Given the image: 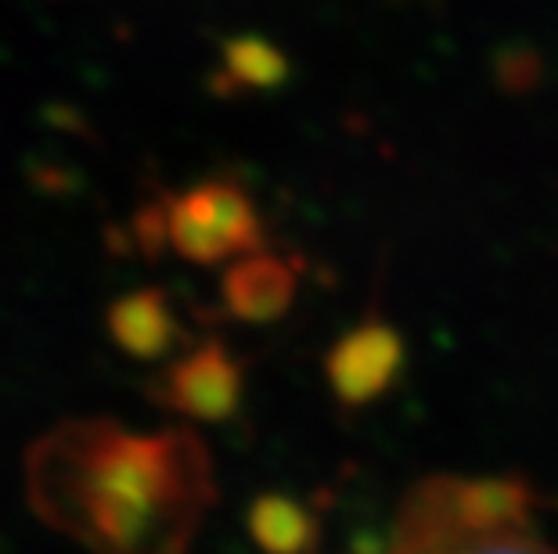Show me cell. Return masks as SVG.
Segmentation results:
<instances>
[{"instance_id": "cell-1", "label": "cell", "mask_w": 558, "mask_h": 554, "mask_svg": "<svg viewBox=\"0 0 558 554\" xmlns=\"http://www.w3.org/2000/svg\"><path fill=\"white\" fill-rule=\"evenodd\" d=\"M33 512L90 554H184L217 497L195 432L65 421L26 457Z\"/></svg>"}, {"instance_id": "cell-2", "label": "cell", "mask_w": 558, "mask_h": 554, "mask_svg": "<svg viewBox=\"0 0 558 554\" xmlns=\"http://www.w3.org/2000/svg\"><path fill=\"white\" fill-rule=\"evenodd\" d=\"M386 554H555L522 522H494L469 508L461 479L425 482L411 493Z\"/></svg>"}, {"instance_id": "cell-3", "label": "cell", "mask_w": 558, "mask_h": 554, "mask_svg": "<svg viewBox=\"0 0 558 554\" xmlns=\"http://www.w3.org/2000/svg\"><path fill=\"white\" fill-rule=\"evenodd\" d=\"M162 234L187 263H228L259 253L264 231L248 192L231 176H209L162 202Z\"/></svg>"}, {"instance_id": "cell-4", "label": "cell", "mask_w": 558, "mask_h": 554, "mask_svg": "<svg viewBox=\"0 0 558 554\" xmlns=\"http://www.w3.org/2000/svg\"><path fill=\"white\" fill-rule=\"evenodd\" d=\"M148 389L156 404L177 415L202 426H220L242 404V360L223 342L209 338L173 360Z\"/></svg>"}, {"instance_id": "cell-5", "label": "cell", "mask_w": 558, "mask_h": 554, "mask_svg": "<svg viewBox=\"0 0 558 554\" xmlns=\"http://www.w3.org/2000/svg\"><path fill=\"white\" fill-rule=\"evenodd\" d=\"M403 368V342L389 324L364 321L328 349L325 371L339 404L364 407L397 382Z\"/></svg>"}, {"instance_id": "cell-6", "label": "cell", "mask_w": 558, "mask_h": 554, "mask_svg": "<svg viewBox=\"0 0 558 554\" xmlns=\"http://www.w3.org/2000/svg\"><path fill=\"white\" fill-rule=\"evenodd\" d=\"M295 267L275 253H253L245 259H234L223 274V306L231 317L248 324H267L289 310L295 299Z\"/></svg>"}, {"instance_id": "cell-7", "label": "cell", "mask_w": 558, "mask_h": 554, "mask_svg": "<svg viewBox=\"0 0 558 554\" xmlns=\"http://www.w3.org/2000/svg\"><path fill=\"white\" fill-rule=\"evenodd\" d=\"M109 335L126 357L137 360H162L177 346H184V328L177 321L170 299L162 288H137L126 292L109 306Z\"/></svg>"}, {"instance_id": "cell-8", "label": "cell", "mask_w": 558, "mask_h": 554, "mask_svg": "<svg viewBox=\"0 0 558 554\" xmlns=\"http://www.w3.org/2000/svg\"><path fill=\"white\" fill-rule=\"evenodd\" d=\"M248 533L264 554H314L317 551V518L306 504L264 493L248 508Z\"/></svg>"}, {"instance_id": "cell-9", "label": "cell", "mask_w": 558, "mask_h": 554, "mask_svg": "<svg viewBox=\"0 0 558 554\" xmlns=\"http://www.w3.org/2000/svg\"><path fill=\"white\" fill-rule=\"evenodd\" d=\"M289 76V58L264 37H234L223 44L220 69L213 73V90L217 94H239V90H270L281 87Z\"/></svg>"}]
</instances>
